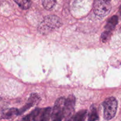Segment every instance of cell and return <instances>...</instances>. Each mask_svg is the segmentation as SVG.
<instances>
[{
  "instance_id": "1",
  "label": "cell",
  "mask_w": 121,
  "mask_h": 121,
  "mask_svg": "<svg viewBox=\"0 0 121 121\" xmlns=\"http://www.w3.org/2000/svg\"><path fill=\"white\" fill-rule=\"evenodd\" d=\"M62 25L61 20L58 17L53 15L46 16L40 24L38 30L40 33L47 34L56 30Z\"/></svg>"
},
{
  "instance_id": "2",
  "label": "cell",
  "mask_w": 121,
  "mask_h": 121,
  "mask_svg": "<svg viewBox=\"0 0 121 121\" xmlns=\"http://www.w3.org/2000/svg\"><path fill=\"white\" fill-rule=\"evenodd\" d=\"M118 108V102L114 97L107 98L104 102V115L106 120L114 118Z\"/></svg>"
},
{
  "instance_id": "3",
  "label": "cell",
  "mask_w": 121,
  "mask_h": 121,
  "mask_svg": "<svg viewBox=\"0 0 121 121\" xmlns=\"http://www.w3.org/2000/svg\"><path fill=\"white\" fill-rule=\"evenodd\" d=\"M111 10V5L110 2L95 0L93 4V11L95 14L100 17L107 15Z\"/></svg>"
},
{
  "instance_id": "4",
  "label": "cell",
  "mask_w": 121,
  "mask_h": 121,
  "mask_svg": "<svg viewBox=\"0 0 121 121\" xmlns=\"http://www.w3.org/2000/svg\"><path fill=\"white\" fill-rule=\"evenodd\" d=\"M65 98H60L56 100L52 112V119L53 121H61L64 119Z\"/></svg>"
},
{
  "instance_id": "5",
  "label": "cell",
  "mask_w": 121,
  "mask_h": 121,
  "mask_svg": "<svg viewBox=\"0 0 121 121\" xmlns=\"http://www.w3.org/2000/svg\"><path fill=\"white\" fill-rule=\"evenodd\" d=\"M74 105H75V98L73 96H69L67 99H65L64 118L67 119H69L74 112Z\"/></svg>"
},
{
  "instance_id": "6",
  "label": "cell",
  "mask_w": 121,
  "mask_h": 121,
  "mask_svg": "<svg viewBox=\"0 0 121 121\" xmlns=\"http://www.w3.org/2000/svg\"><path fill=\"white\" fill-rule=\"evenodd\" d=\"M40 98L38 95L35 94V93H33V94L31 95L29 99H28V103L26 104V105L23 108V109H22L21 110V111H20V114L22 113V112H24V111H26L28 109L30 108L31 107L34 106V105L37 104L38 102L40 101Z\"/></svg>"
},
{
  "instance_id": "7",
  "label": "cell",
  "mask_w": 121,
  "mask_h": 121,
  "mask_svg": "<svg viewBox=\"0 0 121 121\" xmlns=\"http://www.w3.org/2000/svg\"><path fill=\"white\" fill-rule=\"evenodd\" d=\"M20 114V111L16 108H11L7 109L2 112L1 118L2 119H11Z\"/></svg>"
},
{
  "instance_id": "8",
  "label": "cell",
  "mask_w": 121,
  "mask_h": 121,
  "mask_svg": "<svg viewBox=\"0 0 121 121\" xmlns=\"http://www.w3.org/2000/svg\"><path fill=\"white\" fill-rule=\"evenodd\" d=\"M118 22V18L117 15L112 16V17L108 21L107 24L105 26V30L109 31H112L115 28Z\"/></svg>"
},
{
  "instance_id": "9",
  "label": "cell",
  "mask_w": 121,
  "mask_h": 121,
  "mask_svg": "<svg viewBox=\"0 0 121 121\" xmlns=\"http://www.w3.org/2000/svg\"><path fill=\"white\" fill-rule=\"evenodd\" d=\"M52 109L51 108H47L44 109L40 111V119L39 120L42 121H48L52 118Z\"/></svg>"
},
{
  "instance_id": "10",
  "label": "cell",
  "mask_w": 121,
  "mask_h": 121,
  "mask_svg": "<svg viewBox=\"0 0 121 121\" xmlns=\"http://www.w3.org/2000/svg\"><path fill=\"white\" fill-rule=\"evenodd\" d=\"M40 111L41 110L39 109H36L29 115H27L23 118V120L25 121H36L38 117L40 115Z\"/></svg>"
},
{
  "instance_id": "11",
  "label": "cell",
  "mask_w": 121,
  "mask_h": 121,
  "mask_svg": "<svg viewBox=\"0 0 121 121\" xmlns=\"http://www.w3.org/2000/svg\"><path fill=\"white\" fill-rule=\"evenodd\" d=\"M14 1L18 5L19 7L24 9H28L31 4V0H14Z\"/></svg>"
},
{
  "instance_id": "12",
  "label": "cell",
  "mask_w": 121,
  "mask_h": 121,
  "mask_svg": "<svg viewBox=\"0 0 121 121\" xmlns=\"http://www.w3.org/2000/svg\"><path fill=\"white\" fill-rule=\"evenodd\" d=\"M87 115V111H81L79 112H78L75 116L73 117L71 119L73 121H83L85 119V118Z\"/></svg>"
},
{
  "instance_id": "13",
  "label": "cell",
  "mask_w": 121,
  "mask_h": 121,
  "mask_svg": "<svg viewBox=\"0 0 121 121\" xmlns=\"http://www.w3.org/2000/svg\"><path fill=\"white\" fill-rule=\"evenodd\" d=\"M56 0H43V4L46 9H52L55 5Z\"/></svg>"
},
{
  "instance_id": "14",
  "label": "cell",
  "mask_w": 121,
  "mask_h": 121,
  "mask_svg": "<svg viewBox=\"0 0 121 121\" xmlns=\"http://www.w3.org/2000/svg\"><path fill=\"white\" fill-rule=\"evenodd\" d=\"M99 119L98 118V115L97 113L96 110L95 108H92L91 113H90L89 116V121H97Z\"/></svg>"
},
{
  "instance_id": "15",
  "label": "cell",
  "mask_w": 121,
  "mask_h": 121,
  "mask_svg": "<svg viewBox=\"0 0 121 121\" xmlns=\"http://www.w3.org/2000/svg\"><path fill=\"white\" fill-rule=\"evenodd\" d=\"M111 35V31L105 30V31L102 34V36H101L102 41L104 43H106V41H108V40L109 39Z\"/></svg>"
},
{
  "instance_id": "16",
  "label": "cell",
  "mask_w": 121,
  "mask_h": 121,
  "mask_svg": "<svg viewBox=\"0 0 121 121\" xmlns=\"http://www.w3.org/2000/svg\"><path fill=\"white\" fill-rule=\"evenodd\" d=\"M102 1H106V2H110L111 0H102Z\"/></svg>"
},
{
  "instance_id": "17",
  "label": "cell",
  "mask_w": 121,
  "mask_h": 121,
  "mask_svg": "<svg viewBox=\"0 0 121 121\" xmlns=\"http://www.w3.org/2000/svg\"><path fill=\"white\" fill-rule=\"evenodd\" d=\"M119 12H120V13L121 14V5L120 6V7H119Z\"/></svg>"
}]
</instances>
